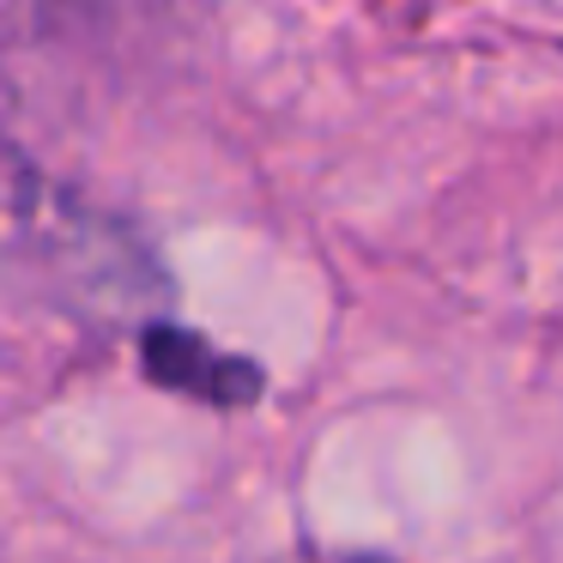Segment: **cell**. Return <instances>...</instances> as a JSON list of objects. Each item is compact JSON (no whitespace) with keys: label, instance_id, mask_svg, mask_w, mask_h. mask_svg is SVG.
I'll list each match as a JSON object with an SVG mask.
<instances>
[{"label":"cell","instance_id":"6da1fadb","mask_svg":"<svg viewBox=\"0 0 563 563\" xmlns=\"http://www.w3.org/2000/svg\"><path fill=\"white\" fill-rule=\"evenodd\" d=\"M146 376L212 406H243L261 388V369L249 357L219 352V345H207L200 333H183V328H146Z\"/></svg>","mask_w":563,"mask_h":563}]
</instances>
